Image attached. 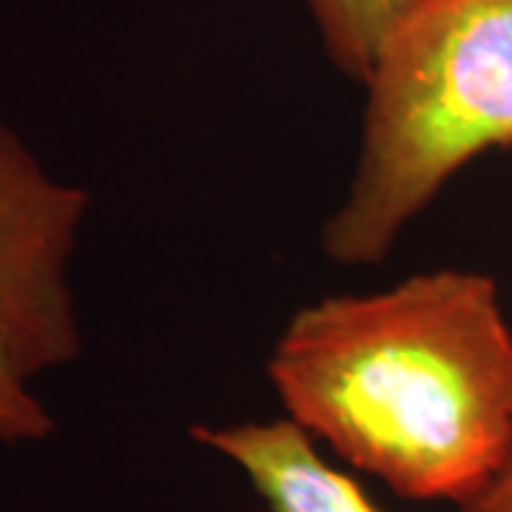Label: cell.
Wrapping results in <instances>:
<instances>
[{
  "mask_svg": "<svg viewBox=\"0 0 512 512\" xmlns=\"http://www.w3.org/2000/svg\"><path fill=\"white\" fill-rule=\"evenodd\" d=\"M268 382L285 419L407 501L458 507L512 450V325L481 271L299 308Z\"/></svg>",
  "mask_w": 512,
  "mask_h": 512,
  "instance_id": "1",
  "label": "cell"
},
{
  "mask_svg": "<svg viewBox=\"0 0 512 512\" xmlns=\"http://www.w3.org/2000/svg\"><path fill=\"white\" fill-rule=\"evenodd\" d=\"M362 86L353 174L319 239L342 268L379 265L458 171L512 146V0H419Z\"/></svg>",
  "mask_w": 512,
  "mask_h": 512,
  "instance_id": "2",
  "label": "cell"
},
{
  "mask_svg": "<svg viewBox=\"0 0 512 512\" xmlns=\"http://www.w3.org/2000/svg\"><path fill=\"white\" fill-rule=\"evenodd\" d=\"M89 205L0 120V359L26 382L83 353L72 259Z\"/></svg>",
  "mask_w": 512,
  "mask_h": 512,
  "instance_id": "3",
  "label": "cell"
},
{
  "mask_svg": "<svg viewBox=\"0 0 512 512\" xmlns=\"http://www.w3.org/2000/svg\"><path fill=\"white\" fill-rule=\"evenodd\" d=\"M191 439L237 467L265 512H384L291 419L194 424Z\"/></svg>",
  "mask_w": 512,
  "mask_h": 512,
  "instance_id": "4",
  "label": "cell"
},
{
  "mask_svg": "<svg viewBox=\"0 0 512 512\" xmlns=\"http://www.w3.org/2000/svg\"><path fill=\"white\" fill-rule=\"evenodd\" d=\"M419 0H305L330 63L365 83L376 57Z\"/></svg>",
  "mask_w": 512,
  "mask_h": 512,
  "instance_id": "5",
  "label": "cell"
},
{
  "mask_svg": "<svg viewBox=\"0 0 512 512\" xmlns=\"http://www.w3.org/2000/svg\"><path fill=\"white\" fill-rule=\"evenodd\" d=\"M55 416L37 399L32 382L0 359V444H37L55 433Z\"/></svg>",
  "mask_w": 512,
  "mask_h": 512,
  "instance_id": "6",
  "label": "cell"
},
{
  "mask_svg": "<svg viewBox=\"0 0 512 512\" xmlns=\"http://www.w3.org/2000/svg\"><path fill=\"white\" fill-rule=\"evenodd\" d=\"M453 512H512V450L498 473Z\"/></svg>",
  "mask_w": 512,
  "mask_h": 512,
  "instance_id": "7",
  "label": "cell"
}]
</instances>
